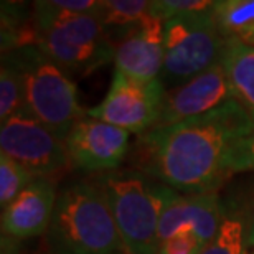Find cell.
Listing matches in <instances>:
<instances>
[{
	"label": "cell",
	"instance_id": "6",
	"mask_svg": "<svg viewBox=\"0 0 254 254\" xmlns=\"http://www.w3.org/2000/svg\"><path fill=\"white\" fill-rule=\"evenodd\" d=\"M226 43L228 40L218 27L213 8L180 15L165 22L164 68L160 74L165 89L177 88L221 63Z\"/></svg>",
	"mask_w": 254,
	"mask_h": 254
},
{
	"label": "cell",
	"instance_id": "14",
	"mask_svg": "<svg viewBox=\"0 0 254 254\" xmlns=\"http://www.w3.org/2000/svg\"><path fill=\"white\" fill-rule=\"evenodd\" d=\"M221 64L235 93V99L254 118V47L228 40Z\"/></svg>",
	"mask_w": 254,
	"mask_h": 254
},
{
	"label": "cell",
	"instance_id": "17",
	"mask_svg": "<svg viewBox=\"0 0 254 254\" xmlns=\"http://www.w3.org/2000/svg\"><path fill=\"white\" fill-rule=\"evenodd\" d=\"M150 15V2L147 0H104L101 13L108 32L129 28Z\"/></svg>",
	"mask_w": 254,
	"mask_h": 254
},
{
	"label": "cell",
	"instance_id": "26",
	"mask_svg": "<svg viewBox=\"0 0 254 254\" xmlns=\"http://www.w3.org/2000/svg\"><path fill=\"white\" fill-rule=\"evenodd\" d=\"M2 254H20L18 241L2 235Z\"/></svg>",
	"mask_w": 254,
	"mask_h": 254
},
{
	"label": "cell",
	"instance_id": "21",
	"mask_svg": "<svg viewBox=\"0 0 254 254\" xmlns=\"http://www.w3.org/2000/svg\"><path fill=\"white\" fill-rule=\"evenodd\" d=\"M32 5L43 15H101L104 0H40Z\"/></svg>",
	"mask_w": 254,
	"mask_h": 254
},
{
	"label": "cell",
	"instance_id": "9",
	"mask_svg": "<svg viewBox=\"0 0 254 254\" xmlns=\"http://www.w3.org/2000/svg\"><path fill=\"white\" fill-rule=\"evenodd\" d=\"M71 165L88 174H108L121 169L129 154L130 132L86 116L66 137Z\"/></svg>",
	"mask_w": 254,
	"mask_h": 254
},
{
	"label": "cell",
	"instance_id": "20",
	"mask_svg": "<svg viewBox=\"0 0 254 254\" xmlns=\"http://www.w3.org/2000/svg\"><path fill=\"white\" fill-rule=\"evenodd\" d=\"M35 179L18 162L0 154V206H8Z\"/></svg>",
	"mask_w": 254,
	"mask_h": 254
},
{
	"label": "cell",
	"instance_id": "4",
	"mask_svg": "<svg viewBox=\"0 0 254 254\" xmlns=\"http://www.w3.org/2000/svg\"><path fill=\"white\" fill-rule=\"evenodd\" d=\"M22 74L25 109L66 140L71 129L88 116L79 104L78 88L57 63L38 47H25L2 55Z\"/></svg>",
	"mask_w": 254,
	"mask_h": 254
},
{
	"label": "cell",
	"instance_id": "13",
	"mask_svg": "<svg viewBox=\"0 0 254 254\" xmlns=\"http://www.w3.org/2000/svg\"><path fill=\"white\" fill-rule=\"evenodd\" d=\"M57 184L52 179H35L2 210V235L17 241L47 233L57 205Z\"/></svg>",
	"mask_w": 254,
	"mask_h": 254
},
{
	"label": "cell",
	"instance_id": "16",
	"mask_svg": "<svg viewBox=\"0 0 254 254\" xmlns=\"http://www.w3.org/2000/svg\"><path fill=\"white\" fill-rule=\"evenodd\" d=\"M213 15L226 40L254 47V0H220Z\"/></svg>",
	"mask_w": 254,
	"mask_h": 254
},
{
	"label": "cell",
	"instance_id": "25",
	"mask_svg": "<svg viewBox=\"0 0 254 254\" xmlns=\"http://www.w3.org/2000/svg\"><path fill=\"white\" fill-rule=\"evenodd\" d=\"M243 220L246 228V246L248 250H254V203L250 206V213Z\"/></svg>",
	"mask_w": 254,
	"mask_h": 254
},
{
	"label": "cell",
	"instance_id": "19",
	"mask_svg": "<svg viewBox=\"0 0 254 254\" xmlns=\"http://www.w3.org/2000/svg\"><path fill=\"white\" fill-rule=\"evenodd\" d=\"M25 108L23 79L18 69L7 60L0 66V123L8 121Z\"/></svg>",
	"mask_w": 254,
	"mask_h": 254
},
{
	"label": "cell",
	"instance_id": "8",
	"mask_svg": "<svg viewBox=\"0 0 254 254\" xmlns=\"http://www.w3.org/2000/svg\"><path fill=\"white\" fill-rule=\"evenodd\" d=\"M165 93L160 79L137 81L114 71L103 103L88 109V116L142 135L159 123Z\"/></svg>",
	"mask_w": 254,
	"mask_h": 254
},
{
	"label": "cell",
	"instance_id": "2",
	"mask_svg": "<svg viewBox=\"0 0 254 254\" xmlns=\"http://www.w3.org/2000/svg\"><path fill=\"white\" fill-rule=\"evenodd\" d=\"M45 246L48 254H126L99 179L71 180L60 189Z\"/></svg>",
	"mask_w": 254,
	"mask_h": 254
},
{
	"label": "cell",
	"instance_id": "10",
	"mask_svg": "<svg viewBox=\"0 0 254 254\" xmlns=\"http://www.w3.org/2000/svg\"><path fill=\"white\" fill-rule=\"evenodd\" d=\"M164 25L149 15L129 28L108 32L114 43V71L137 81L160 79L164 68Z\"/></svg>",
	"mask_w": 254,
	"mask_h": 254
},
{
	"label": "cell",
	"instance_id": "22",
	"mask_svg": "<svg viewBox=\"0 0 254 254\" xmlns=\"http://www.w3.org/2000/svg\"><path fill=\"white\" fill-rule=\"evenodd\" d=\"M213 3L210 0H152L150 13L162 22H169L180 15L208 12L213 8Z\"/></svg>",
	"mask_w": 254,
	"mask_h": 254
},
{
	"label": "cell",
	"instance_id": "11",
	"mask_svg": "<svg viewBox=\"0 0 254 254\" xmlns=\"http://www.w3.org/2000/svg\"><path fill=\"white\" fill-rule=\"evenodd\" d=\"M233 99L235 93L228 81L225 68L221 63H218L187 83L167 89L159 123L154 129L208 114Z\"/></svg>",
	"mask_w": 254,
	"mask_h": 254
},
{
	"label": "cell",
	"instance_id": "18",
	"mask_svg": "<svg viewBox=\"0 0 254 254\" xmlns=\"http://www.w3.org/2000/svg\"><path fill=\"white\" fill-rule=\"evenodd\" d=\"M245 220L238 213L228 211L216 236L205 246L201 254H248Z\"/></svg>",
	"mask_w": 254,
	"mask_h": 254
},
{
	"label": "cell",
	"instance_id": "7",
	"mask_svg": "<svg viewBox=\"0 0 254 254\" xmlns=\"http://www.w3.org/2000/svg\"><path fill=\"white\" fill-rule=\"evenodd\" d=\"M0 149L33 179H52L71 165L66 142L25 108L0 127Z\"/></svg>",
	"mask_w": 254,
	"mask_h": 254
},
{
	"label": "cell",
	"instance_id": "3",
	"mask_svg": "<svg viewBox=\"0 0 254 254\" xmlns=\"http://www.w3.org/2000/svg\"><path fill=\"white\" fill-rule=\"evenodd\" d=\"M126 254L159 253V223L170 187L126 167L99 177Z\"/></svg>",
	"mask_w": 254,
	"mask_h": 254
},
{
	"label": "cell",
	"instance_id": "15",
	"mask_svg": "<svg viewBox=\"0 0 254 254\" xmlns=\"http://www.w3.org/2000/svg\"><path fill=\"white\" fill-rule=\"evenodd\" d=\"M25 47H38L33 5L2 2V55Z\"/></svg>",
	"mask_w": 254,
	"mask_h": 254
},
{
	"label": "cell",
	"instance_id": "12",
	"mask_svg": "<svg viewBox=\"0 0 254 254\" xmlns=\"http://www.w3.org/2000/svg\"><path fill=\"white\" fill-rule=\"evenodd\" d=\"M226 215L228 210L218 193L187 195L170 189L159 223V246L164 240L184 228H191L198 238L208 245L220 231Z\"/></svg>",
	"mask_w": 254,
	"mask_h": 254
},
{
	"label": "cell",
	"instance_id": "5",
	"mask_svg": "<svg viewBox=\"0 0 254 254\" xmlns=\"http://www.w3.org/2000/svg\"><path fill=\"white\" fill-rule=\"evenodd\" d=\"M38 48L66 74L84 78L114 62V43L101 15H43L33 10Z\"/></svg>",
	"mask_w": 254,
	"mask_h": 254
},
{
	"label": "cell",
	"instance_id": "23",
	"mask_svg": "<svg viewBox=\"0 0 254 254\" xmlns=\"http://www.w3.org/2000/svg\"><path fill=\"white\" fill-rule=\"evenodd\" d=\"M205 246L191 228H184L162 241L157 254H201Z\"/></svg>",
	"mask_w": 254,
	"mask_h": 254
},
{
	"label": "cell",
	"instance_id": "27",
	"mask_svg": "<svg viewBox=\"0 0 254 254\" xmlns=\"http://www.w3.org/2000/svg\"><path fill=\"white\" fill-rule=\"evenodd\" d=\"M248 254H254V250H250V251H248Z\"/></svg>",
	"mask_w": 254,
	"mask_h": 254
},
{
	"label": "cell",
	"instance_id": "1",
	"mask_svg": "<svg viewBox=\"0 0 254 254\" xmlns=\"http://www.w3.org/2000/svg\"><path fill=\"white\" fill-rule=\"evenodd\" d=\"M253 129V114L233 99L208 114L137 135L132 169L179 193H216L231 177L233 147Z\"/></svg>",
	"mask_w": 254,
	"mask_h": 254
},
{
	"label": "cell",
	"instance_id": "24",
	"mask_svg": "<svg viewBox=\"0 0 254 254\" xmlns=\"http://www.w3.org/2000/svg\"><path fill=\"white\" fill-rule=\"evenodd\" d=\"M230 175L254 170V129L233 147L228 160Z\"/></svg>",
	"mask_w": 254,
	"mask_h": 254
}]
</instances>
